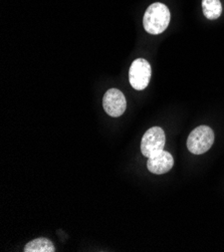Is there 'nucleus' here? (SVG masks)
<instances>
[{
    "label": "nucleus",
    "instance_id": "obj_1",
    "mask_svg": "<svg viewBox=\"0 0 224 252\" xmlns=\"http://www.w3.org/2000/svg\"><path fill=\"white\" fill-rule=\"evenodd\" d=\"M170 22V11L168 7L160 2L148 7L143 18L144 29L148 33L160 34L168 28Z\"/></svg>",
    "mask_w": 224,
    "mask_h": 252
},
{
    "label": "nucleus",
    "instance_id": "obj_2",
    "mask_svg": "<svg viewBox=\"0 0 224 252\" xmlns=\"http://www.w3.org/2000/svg\"><path fill=\"white\" fill-rule=\"evenodd\" d=\"M214 139V133L211 128L207 126H199L190 133L187 139V148L192 154L201 155L212 147Z\"/></svg>",
    "mask_w": 224,
    "mask_h": 252
},
{
    "label": "nucleus",
    "instance_id": "obj_3",
    "mask_svg": "<svg viewBox=\"0 0 224 252\" xmlns=\"http://www.w3.org/2000/svg\"><path fill=\"white\" fill-rule=\"evenodd\" d=\"M166 143L164 131L159 127L149 129L143 136L141 141V152L147 157L151 158L154 155L162 152Z\"/></svg>",
    "mask_w": 224,
    "mask_h": 252
},
{
    "label": "nucleus",
    "instance_id": "obj_4",
    "mask_svg": "<svg viewBox=\"0 0 224 252\" xmlns=\"http://www.w3.org/2000/svg\"><path fill=\"white\" fill-rule=\"evenodd\" d=\"M151 65L146 60L137 59L133 62L129 70V81L135 90H145L151 80Z\"/></svg>",
    "mask_w": 224,
    "mask_h": 252
},
{
    "label": "nucleus",
    "instance_id": "obj_5",
    "mask_svg": "<svg viewBox=\"0 0 224 252\" xmlns=\"http://www.w3.org/2000/svg\"><path fill=\"white\" fill-rule=\"evenodd\" d=\"M103 106L106 113L113 117L118 118L126 111L127 102L124 94L117 89L108 90L103 98Z\"/></svg>",
    "mask_w": 224,
    "mask_h": 252
},
{
    "label": "nucleus",
    "instance_id": "obj_6",
    "mask_svg": "<svg viewBox=\"0 0 224 252\" xmlns=\"http://www.w3.org/2000/svg\"><path fill=\"white\" fill-rule=\"evenodd\" d=\"M148 159H149L147 162L148 170L156 175H162L169 172L174 165V159L172 155L164 150L162 152Z\"/></svg>",
    "mask_w": 224,
    "mask_h": 252
},
{
    "label": "nucleus",
    "instance_id": "obj_7",
    "mask_svg": "<svg viewBox=\"0 0 224 252\" xmlns=\"http://www.w3.org/2000/svg\"><path fill=\"white\" fill-rule=\"evenodd\" d=\"M54 243L46 238L40 237L29 242L24 247V252H55Z\"/></svg>",
    "mask_w": 224,
    "mask_h": 252
},
{
    "label": "nucleus",
    "instance_id": "obj_8",
    "mask_svg": "<svg viewBox=\"0 0 224 252\" xmlns=\"http://www.w3.org/2000/svg\"><path fill=\"white\" fill-rule=\"evenodd\" d=\"M202 10L204 16L208 19H217L222 12L220 0H202Z\"/></svg>",
    "mask_w": 224,
    "mask_h": 252
}]
</instances>
